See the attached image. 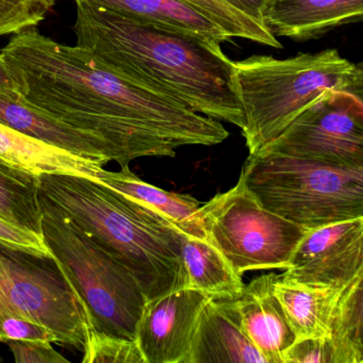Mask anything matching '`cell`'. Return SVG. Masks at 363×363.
Instances as JSON below:
<instances>
[{
  "label": "cell",
  "instance_id": "cell-9",
  "mask_svg": "<svg viewBox=\"0 0 363 363\" xmlns=\"http://www.w3.org/2000/svg\"><path fill=\"white\" fill-rule=\"evenodd\" d=\"M259 151L363 164V100L349 91L326 92Z\"/></svg>",
  "mask_w": 363,
  "mask_h": 363
},
{
  "label": "cell",
  "instance_id": "cell-7",
  "mask_svg": "<svg viewBox=\"0 0 363 363\" xmlns=\"http://www.w3.org/2000/svg\"><path fill=\"white\" fill-rule=\"evenodd\" d=\"M16 315L52 332L55 342L84 352L94 330L89 310L52 255L0 244V318Z\"/></svg>",
  "mask_w": 363,
  "mask_h": 363
},
{
  "label": "cell",
  "instance_id": "cell-4",
  "mask_svg": "<svg viewBox=\"0 0 363 363\" xmlns=\"http://www.w3.org/2000/svg\"><path fill=\"white\" fill-rule=\"evenodd\" d=\"M235 85L245 112L250 155L279 136L328 91H347L355 64L337 49L288 59L252 55L234 62Z\"/></svg>",
  "mask_w": 363,
  "mask_h": 363
},
{
  "label": "cell",
  "instance_id": "cell-17",
  "mask_svg": "<svg viewBox=\"0 0 363 363\" xmlns=\"http://www.w3.org/2000/svg\"><path fill=\"white\" fill-rule=\"evenodd\" d=\"M273 290L296 340H332L335 311L343 291L306 287L285 281L279 275Z\"/></svg>",
  "mask_w": 363,
  "mask_h": 363
},
{
  "label": "cell",
  "instance_id": "cell-3",
  "mask_svg": "<svg viewBox=\"0 0 363 363\" xmlns=\"http://www.w3.org/2000/svg\"><path fill=\"white\" fill-rule=\"evenodd\" d=\"M40 196L135 278L147 300L189 287L183 232L163 213L89 177L43 174Z\"/></svg>",
  "mask_w": 363,
  "mask_h": 363
},
{
  "label": "cell",
  "instance_id": "cell-23",
  "mask_svg": "<svg viewBox=\"0 0 363 363\" xmlns=\"http://www.w3.org/2000/svg\"><path fill=\"white\" fill-rule=\"evenodd\" d=\"M219 26L228 38H245L258 44L281 48L277 36L262 23L254 21L225 0H181Z\"/></svg>",
  "mask_w": 363,
  "mask_h": 363
},
{
  "label": "cell",
  "instance_id": "cell-25",
  "mask_svg": "<svg viewBox=\"0 0 363 363\" xmlns=\"http://www.w3.org/2000/svg\"><path fill=\"white\" fill-rule=\"evenodd\" d=\"M50 10L34 0H0V36L35 28Z\"/></svg>",
  "mask_w": 363,
  "mask_h": 363
},
{
  "label": "cell",
  "instance_id": "cell-6",
  "mask_svg": "<svg viewBox=\"0 0 363 363\" xmlns=\"http://www.w3.org/2000/svg\"><path fill=\"white\" fill-rule=\"evenodd\" d=\"M43 239L82 298L95 330L136 340L147 300L129 271L40 197Z\"/></svg>",
  "mask_w": 363,
  "mask_h": 363
},
{
  "label": "cell",
  "instance_id": "cell-16",
  "mask_svg": "<svg viewBox=\"0 0 363 363\" xmlns=\"http://www.w3.org/2000/svg\"><path fill=\"white\" fill-rule=\"evenodd\" d=\"M0 161L33 174H70L99 180L104 166L25 136L0 123Z\"/></svg>",
  "mask_w": 363,
  "mask_h": 363
},
{
  "label": "cell",
  "instance_id": "cell-30",
  "mask_svg": "<svg viewBox=\"0 0 363 363\" xmlns=\"http://www.w3.org/2000/svg\"><path fill=\"white\" fill-rule=\"evenodd\" d=\"M0 92L17 93L14 81H13L12 76L9 72L6 60H4L1 53H0Z\"/></svg>",
  "mask_w": 363,
  "mask_h": 363
},
{
  "label": "cell",
  "instance_id": "cell-19",
  "mask_svg": "<svg viewBox=\"0 0 363 363\" xmlns=\"http://www.w3.org/2000/svg\"><path fill=\"white\" fill-rule=\"evenodd\" d=\"M182 258L187 271L189 288L213 300H235L245 283L225 256L208 239L184 234Z\"/></svg>",
  "mask_w": 363,
  "mask_h": 363
},
{
  "label": "cell",
  "instance_id": "cell-15",
  "mask_svg": "<svg viewBox=\"0 0 363 363\" xmlns=\"http://www.w3.org/2000/svg\"><path fill=\"white\" fill-rule=\"evenodd\" d=\"M268 363L243 332L233 300H211L199 317L186 363Z\"/></svg>",
  "mask_w": 363,
  "mask_h": 363
},
{
  "label": "cell",
  "instance_id": "cell-13",
  "mask_svg": "<svg viewBox=\"0 0 363 363\" xmlns=\"http://www.w3.org/2000/svg\"><path fill=\"white\" fill-rule=\"evenodd\" d=\"M277 276L271 273L253 279L233 300L241 328L268 363H284V354L296 341L273 290Z\"/></svg>",
  "mask_w": 363,
  "mask_h": 363
},
{
  "label": "cell",
  "instance_id": "cell-26",
  "mask_svg": "<svg viewBox=\"0 0 363 363\" xmlns=\"http://www.w3.org/2000/svg\"><path fill=\"white\" fill-rule=\"evenodd\" d=\"M0 244L34 255H51L42 236L18 227L2 217H0Z\"/></svg>",
  "mask_w": 363,
  "mask_h": 363
},
{
  "label": "cell",
  "instance_id": "cell-24",
  "mask_svg": "<svg viewBox=\"0 0 363 363\" xmlns=\"http://www.w3.org/2000/svg\"><path fill=\"white\" fill-rule=\"evenodd\" d=\"M83 363H146L136 340L91 330Z\"/></svg>",
  "mask_w": 363,
  "mask_h": 363
},
{
  "label": "cell",
  "instance_id": "cell-12",
  "mask_svg": "<svg viewBox=\"0 0 363 363\" xmlns=\"http://www.w3.org/2000/svg\"><path fill=\"white\" fill-rule=\"evenodd\" d=\"M0 123L101 166L113 161L112 151L101 139L32 106L18 93L0 92Z\"/></svg>",
  "mask_w": 363,
  "mask_h": 363
},
{
  "label": "cell",
  "instance_id": "cell-27",
  "mask_svg": "<svg viewBox=\"0 0 363 363\" xmlns=\"http://www.w3.org/2000/svg\"><path fill=\"white\" fill-rule=\"evenodd\" d=\"M284 363H334L330 339L296 340L284 354Z\"/></svg>",
  "mask_w": 363,
  "mask_h": 363
},
{
  "label": "cell",
  "instance_id": "cell-10",
  "mask_svg": "<svg viewBox=\"0 0 363 363\" xmlns=\"http://www.w3.org/2000/svg\"><path fill=\"white\" fill-rule=\"evenodd\" d=\"M363 269V217L309 229L281 278L345 291Z\"/></svg>",
  "mask_w": 363,
  "mask_h": 363
},
{
  "label": "cell",
  "instance_id": "cell-8",
  "mask_svg": "<svg viewBox=\"0 0 363 363\" xmlns=\"http://www.w3.org/2000/svg\"><path fill=\"white\" fill-rule=\"evenodd\" d=\"M211 240L237 274L288 270L308 229L264 208L239 179L237 185L201 206Z\"/></svg>",
  "mask_w": 363,
  "mask_h": 363
},
{
  "label": "cell",
  "instance_id": "cell-32",
  "mask_svg": "<svg viewBox=\"0 0 363 363\" xmlns=\"http://www.w3.org/2000/svg\"><path fill=\"white\" fill-rule=\"evenodd\" d=\"M34 1L40 2V4H45L50 9H52L53 4H55V0H34Z\"/></svg>",
  "mask_w": 363,
  "mask_h": 363
},
{
  "label": "cell",
  "instance_id": "cell-33",
  "mask_svg": "<svg viewBox=\"0 0 363 363\" xmlns=\"http://www.w3.org/2000/svg\"><path fill=\"white\" fill-rule=\"evenodd\" d=\"M0 362H2V358L0 357Z\"/></svg>",
  "mask_w": 363,
  "mask_h": 363
},
{
  "label": "cell",
  "instance_id": "cell-5",
  "mask_svg": "<svg viewBox=\"0 0 363 363\" xmlns=\"http://www.w3.org/2000/svg\"><path fill=\"white\" fill-rule=\"evenodd\" d=\"M239 179L264 208L308 230L363 217V164L259 151Z\"/></svg>",
  "mask_w": 363,
  "mask_h": 363
},
{
  "label": "cell",
  "instance_id": "cell-20",
  "mask_svg": "<svg viewBox=\"0 0 363 363\" xmlns=\"http://www.w3.org/2000/svg\"><path fill=\"white\" fill-rule=\"evenodd\" d=\"M86 1L118 14L187 32L219 43L230 40L228 34L202 13L181 0H74Z\"/></svg>",
  "mask_w": 363,
  "mask_h": 363
},
{
  "label": "cell",
  "instance_id": "cell-11",
  "mask_svg": "<svg viewBox=\"0 0 363 363\" xmlns=\"http://www.w3.org/2000/svg\"><path fill=\"white\" fill-rule=\"evenodd\" d=\"M209 300L186 287L147 300L136 330L146 363H186L199 317Z\"/></svg>",
  "mask_w": 363,
  "mask_h": 363
},
{
  "label": "cell",
  "instance_id": "cell-2",
  "mask_svg": "<svg viewBox=\"0 0 363 363\" xmlns=\"http://www.w3.org/2000/svg\"><path fill=\"white\" fill-rule=\"evenodd\" d=\"M77 45L130 80L183 102L194 112L245 127L234 62L219 43L76 1Z\"/></svg>",
  "mask_w": 363,
  "mask_h": 363
},
{
  "label": "cell",
  "instance_id": "cell-22",
  "mask_svg": "<svg viewBox=\"0 0 363 363\" xmlns=\"http://www.w3.org/2000/svg\"><path fill=\"white\" fill-rule=\"evenodd\" d=\"M332 345L334 363H363V269L339 298Z\"/></svg>",
  "mask_w": 363,
  "mask_h": 363
},
{
  "label": "cell",
  "instance_id": "cell-1",
  "mask_svg": "<svg viewBox=\"0 0 363 363\" xmlns=\"http://www.w3.org/2000/svg\"><path fill=\"white\" fill-rule=\"evenodd\" d=\"M18 95L55 119L101 139L121 170L138 158L176 157L185 145L220 144L218 119L130 80L87 49L29 28L1 50Z\"/></svg>",
  "mask_w": 363,
  "mask_h": 363
},
{
  "label": "cell",
  "instance_id": "cell-18",
  "mask_svg": "<svg viewBox=\"0 0 363 363\" xmlns=\"http://www.w3.org/2000/svg\"><path fill=\"white\" fill-rule=\"evenodd\" d=\"M100 181L163 213L183 234L208 239L201 217L202 205L194 196L160 189L145 183L130 170L121 172L106 170Z\"/></svg>",
  "mask_w": 363,
  "mask_h": 363
},
{
  "label": "cell",
  "instance_id": "cell-31",
  "mask_svg": "<svg viewBox=\"0 0 363 363\" xmlns=\"http://www.w3.org/2000/svg\"><path fill=\"white\" fill-rule=\"evenodd\" d=\"M347 91L355 94L363 100V62L355 64V75H354L353 82Z\"/></svg>",
  "mask_w": 363,
  "mask_h": 363
},
{
  "label": "cell",
  "instance_id": "cell-28",
  "mask_svg": "<svg viewBox=\"0 0 363 363\" xmlns=\"http://www.w3.org/2000/svg\"><path fill=\"white\" fill-rule=\"evenodd\" d=\"M9 349L16 363H68L49 341H9Z\"/></svg>",
  "mask_w": 363,
  "mask_h": 363
},
{
  "label": "cell",
  "instance_id": "cell-21",
  "mask_svg": "<svg viewBox=\"0 0 363 363\" xmlns=\"http://www.w3.org/2000/svg\"><path fill=\"white\" fill-rule=\"evenodd\" d=\"M38 175L0 161V217L43 237Z\"/></svg>",
  "mask_w": 363,
  "mask_h": 363
},
{
  "label": "cell",
  "instance_id": "cell-14",
  "mask_svg": "<svg viewBox=\"0 0 363 363\" xmlns=\"http://www.w3.org/2000/svg\"><path fill=\"white\" fill-rule=\"evenodd\" d=\"M262 21L275 36L304 42L363 21V0H268Z\"/></svg>",
  "mask_w": 363,
  "mask_h": 363
},
{
  "label": "cell",
  "instance_id": "cell-29",
  "mask_svg": "<svg viewBox=\"0 0 363 363\" xmlns=\"http://www.w3.org/2000/svg\"><path fill=\"white\" fill-rule=\"evenodd\" d=\"M225 1L234 6L236 10L253 18L254 21L264 25L262 21V11L268 0H225Z\"/></svg>",
  "mask_w": 363,
  "mask_h": 363
}]
</instances>
